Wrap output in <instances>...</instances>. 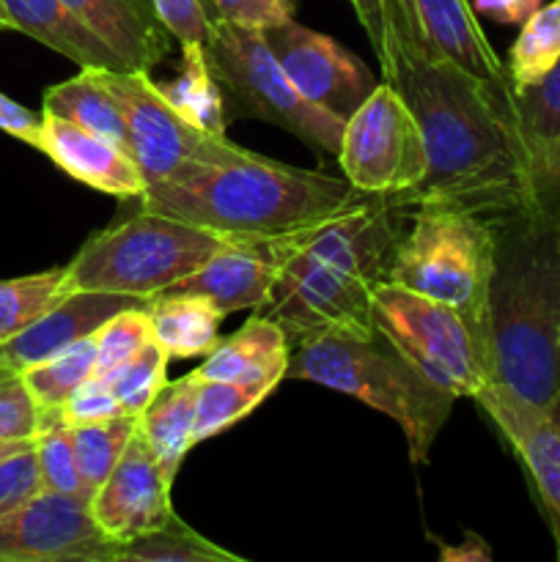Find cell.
Returning a JSON list of instances; mask_svg holds the SVG:
<instances>
[{
  "label": "cell",
  "mask_w": 560,
  "mask_h": 562,
  "mask_svg": "<svg viewBox=\"0 0 560 562\" xmlns=\"http://www.w3.org/2000/svg\"><path fill=\"white\" fill-rule=\"evenodd\" d=\"M157 88L198 130L225 135V97L209 69L203 44H181L179 75L168 82H157Z\"/></svg>",
  "instance_id": "cell-26"
},
{
  "label": "cell",
  "mask_w": 560,
  "mask_h": 562,
  "mask_svg": "<svg viewBox=\"0 0 560 562\" xmlns=\"http://www.w3.org/2000/svg\"><path fill=\"white\" fill-rule=\"evenodd\" d=\"M261 33L296 91L335 119H349L379 86L371 69L333 36L311 31L294 20Z\"/></svg>",
  "instance_id": "cell-13"
},
{
  "label": "cell",
  "mask_w": 560,
  "mask_h": 562,
  "mask_svg": "<svg viewBox=\"0 0 560 562\" xmlns=\"http://www.w3.org/2000/svg\"><path fill=\"white\" fill-rule=\"evenodd\" d=\"M475 401L525 467L560 558V423L500 382L486 384Z\"/></svg>",
  "instance_id": "cell-16"
},
{
  "label": "cell",
  "mask_w": 560,
  "mask_h": 562,
  "mask_svg": "<svg viewBox=\"0 0 560 562\" xmlns=\"http://www.w3.org/2000/svg\"><path fill=\"white\" fill-rule=\"evenodd\" d=\"M275 387L278 384L272 382H203L198 390L192 442L198 445L228 431L234 423L245 420L253 409H258Z\"/></svg>",
  "instance_id": "cell-32"
},
{
  "label": "cell",
  "mask_w": 560,
  "mask_h": 562,
  "mask_svg": "<svg viewBox=\"0 0 560 562\" xmlns=\"http://www.w3.org/2000/svg\"><path fill=\"white\" fill-rule=\"evenodd\" d=\"M64 267L27 278L0 280V346L31 327L44 311L64 300Z\"/></svg>",
  "instance_id": "cell-33"
},
{
  "label": "cell",
  "mask_w": 560,
  "mask_h": 562,
  "mask_svg": "<svg viewBox=\"0 0 560 562\" xmlns=\"http://www.w3.org/2000/svg\"><path fill=\"white\" fill-rule=\"evenodd\" d=\"M511 44L508 77L514 88L530 86L560 60V0L538 5Z\"/></svg>",
  "instance_id": "cell-31"
},
{
  "label": "cell",
  "mask_w": 560,
  "mask_h": 562,
  "mask_svg": "<svg viewBox=\"0 0 560 562\" xmlns=\"http://www.w3.org/2000/svg\"><path fill=\"white\" fill-rule=\"evenodd\" d=\"M203 5H206V11H209V16H212V20H217V9H214V0H201Z\"/></svg>",
  "instance_id": "cell-48"
},
{
  "label": "cell",
  "mask_w": 560,
  "mask_h": 562,
  "mask_svg": "<svg viewBox=\"0 0 560 562\" xmlns=\"http://www.w3.org/2000/svg\"><path fill=\"white\" fill-rule=\"evenodd\" d=\"M514 115L530 173L533 165L560 151V60L530 86L514 88Z\"/></svg>",
  "instance_id": "cell-27"
},
{
  "label": "cell",
  "mask_w": 560,
  "mask_h": 562,
  "mask_svg": "<svg viewBox=\"0 0 560 562\" xmlns=\"http://www.w3.org/2000/svg\"><path fill=\"white\" fill-rule=\"evenodd\" d=\"M0 130L33 148H42V115L31 113L5 93H0Z\"/></svg>",
  "instance_id": "cell-44"
},
{
  "label": "cell",
  "mask_w": 560,
  "mask_h": 562,
  "mask_svg": "<svg viewBox=\"0 0 560 562\" xmlns=\"http://www.w3.org/2000/svg\"><path fill=\"white\" fill-rule=\"evenodd\" d=\"M360 20L362 31L368 33L379 66H388L390 47H393V0H349Z\"/></svg>",
  "instance_id": "cell-42"
},
{
  "label": "cell",
  "mask_w": 560,
  "mask_h": 562,
  "mask_svg": "<svg viewBox=\"0 0 560 562\" xmlns=\"http://www.w3.org/2000/svg\"><path fill=\"white\" fill-rule=\"evenodd\" d=\"M9 27L27 33L80 69L126 71L119 55L93 36L64 0H0Z\"/></svg>",
  "instance_id": "cell-22"
},
{
  "label": "cell",
  "mask_w": 560,
  "mask_h": 562,
  "mask_svg": "<svg viewBox=\"0 0 560 562\" xmlns=\"http://www.w3.org/2000/svg\"><path fill=\"white\" fill-rule=\"evenodd\" d=\"M291 340L280 324L253 313L231 338L209 351L206 362L195 368L201 382H272L280 384L289 368Z\"/></svg>",
  "instance_id": "cell-21"
},
{
  "label": "cell",
  "mask_w": 560,
  "mask_h": 562,
  "mask_svg": "<svg viewBox=\"0 0 560 562\" xmlns=\"http://www.w3.org/2000/svg\"><path fill=\"white\" fill-rule=\"evenodd\" d=\"M382 77L415 113L428 159L421 184L390 198L395 206H456L486 217L530 209L514 86H489L448 60L432 58L401 31L393 33Z\"/></svg>",
  "instance_id": "cell-1"
},
{
  "label": "cell",
  "mask_w": 560,
  "mask_h": 562,
  "mask_svg": "<svg viewBox=\"0 0 560 562\" xmlns=\"http://www.w3.org/2000/svg\"><path fill=\"white\" fill-rule=\"evenodd\" d=\"M135 431V415H119L110 417V420L71 426V445H75L77 470H80V477L91 497L93 492L108 481L110 472L115 470V464H119V459L124 456L126 445H130Z\"/></svg>",
  "instance_id": "cell-30"
},
{
  "label": "cell",
  "mask_w": 560,
  "mask_h": 562,
  "mask_svg": "<svg viewBox=\"0 0 560 562\" xmlns=\"http://www.w3.org/2000/svg\"><path fill=\"white\" fill-rule=\"evenodd\" d=\"M42 154H47L64 173L91 190L115 198H141L146 179L130 151L113 140L58 115L42 113Z\"/></svg>",
  "instance_id": "cell-19"
},
{
  "label": "cell",
  "mask_w": 560,
  "mask_h": 562,
  "mask_svg": "<svg viewBox=\"0 0 560 562\" xmlns=\"http://www.w3.org/2000/svg\"><path fill=\"white\" fill-rule=\"evenodd\" d=\"M126 415L121 409L119 398H115L113 387L102 379L91 376L69 395V401L60 409V417H64L69 426H82V423H99L110 420V417Z\"/></svg>",
  "instance_id": "cell-40"
},
{
  "label": "cell",
  "mask_w": 560,
  "mask_h": 562,
  "mask_svg": "<svg viewBox=\"0 0 560 562\" xmlns=\"http://www.w3.org/2000/svg\"><path fill=\"white\" fill-rule=\"evenodd\" d=\"M152 5L176 42L206 47L214 20L201 0H152Z\"/></svg>",
  "instance_id": "cell-39"
},
{
  "label": "cell",
  "mask_w": 560,
  "mask_h": 562,
  "mask_svg": "<svg viewBox=\"0 0 560 562\" xmlns=\"http://www.w3.org/2000/svg\"><path fill=\"white\" fill-rule=\"evenodd\" d=\"M44 428V409L27 390L22 373L0 371V439L36 442Z\"/></svg>",
  "instance_id": "cell-37"
},
{
  "label": "cell",
  "mask_w": 560,
  "mask_h": 562,
  "mask_svg": "<svg viewBox=\"0 0 560 562\" xmlns=\"http://www.w3.org/2000/svg\"><path fill=\"white\" fill-rule=\"evenodd\" d=\"M31 445L33 442H3V439H0V461L9 459V456H14V453H20V450L31 448Z\"/></svg>",
  "instance_id": "cell-47"
},
{
  "label": "cell",
  "mask_w": 560,
  "mask_h": 562,
  "mask_svg": "<svg viewBox=\"0 0 560 562\" xmlns=\"http://www.w3.org/2000/svg\"><path fill=\"white\" fill-rule=\"evenodd\" d=\"M285 379L346 393L399 423L412 464L428 459L456 395L434 384L377 324L329 327L291 346Z\"/></svg>",
  "instance_id": "cell-5"
},
{
  "label": "cell",
  "mask_w": 560,
  "mask_h": 562,
  "mask_svg": "<svg viewBox=\"0 0 560 562\" xmlns=\"http://www.w3.org/2000/svg\"><path fill=\"white\" fill-rule=\"evenodd\" d=\"M36 450L38 477L44 492L69 494V497L91 503L80 470H77L75 445H71V426L60 417V412H44V428L33 442Z\"/></svg>",
  "instance_id": "cell-34"
},
{
  "label": "cell",
  "mask_w": 560,
  "mask_h": 562,
  "mask_svg": "<svg viewBox=\"0 0 560 562\" xmlns=\"http://www.w3.org/2000/svg\"><path fill=\"white\" fill-rule=\"evenodd\" d=\"M93 366H97V335H88L60 355L25 368L22 379L44 412H60L69 395L93 376Z\"/></svg>",
  "instance_id": "cell-29"
},
{
  "label": "cell",
  "mask_w": 560,
  "mask_h": 562,
  "mask_svg": "<svg viewBox=\"0 0 560 562\" xmlns=\"http://www.w3.org/2000/svg\"><path fill=\"white\" fill-rule=\"evenodd\" d=\"M168 360L163 346L157 340H152L148 346H143L141 355L119 373V376L110 382L115 398H119L121 409L126 415H143L148 406L154 404L159 393L168 387Z\"/></svg>",
  "instance_id": "cell-36"
},
{
  "label": "cell",
  "mask_w": 560,
  "mask_h": 562,
  "mask_svg": "<svg viewBox=\"0 0 560 562\" xmlns=\"http://www.w3.org/2000/svg\"><path fill=\"white\" fill-rule=\"evenodd\" d=\"M119 562H247L239 554L217 547L176 516L165 527L119 547Z\"/></svg>",
  "instance_id": "cell-28"
},
{
  "label": "cell",
  "mask_w": 560,
  "mask_h": 562,
  "mask_svg": "<svg viewBox=\"0 0 560 562\" xmlns=\"http://www.w3.org/2000/svg\"><path fill=\"white\" fill-rule=\"evenodd\" d=\"M390 261V283L456 307L489 340V285L497 223L456 206H412Z\"/></svg>",
  "instance_id": "cell-7"
},
{
  "label": "cell",
  "mask_w": 560,
  "mask_h": 562,
  "mask_svg": "<svg viewBox=\"0 0 560 562\" xmlns=\"http://www.w3.org/2000/svg\"><path fill=\"white\" fill-rule=\"evenodd\" d=\"M371 313L373 324L456 398H475L494 382L486 335L456 307L384 280L373 289Z\"/></svg>",
  "instance_id": "cell-9"
},
{
  "label": "cell",
  "mask_w": 560,
  "mask_h": 562,
  "mask_svg": "<svg viewBox=\"0 0 560 562\" xmlns=\"http://www.w3.org/2000/svg\"><path fill=\"white\" fill-rule=\"evenodd\" d=\"M346 176L291 168L261 154L198 165L148 184L141 206L184 220L228 241H269L305 234L366 201Z\"/></svg>",
  "instance_id": "cell-3"
},
{
  "label": "cell",
  "mask_w": 560,
  "mask_h": 562,
  "mask_svg": "<svg viewBox=\"0 0 560 562\" xmlns=\"http://www.w3.org/2000/svg\"><path fill=\"white\" fill-rule=\"evenodd\" d=\"M82 25L102 38L126 71H152L170 53L173 36L152 0H64Z\"/></svg>",
  "instance_id": "cell-20"
},
{
  "label": "cell",
  "mask_w": 560,
  "mask_h": 562,
  "mask_svg": "<svg viewBox=\"0 0 560 562\" xmlns=\"http://www.w3.org/2000/svg\"><path fill=\"white\" fill-rule=\"evenodd\" d=\"M135 305H146V302L126 294H104V291L66 294L49 311H44L31 327H25L16 338L3 344L0 371L22 373L36 362L49 360V357L75 346L77 340L97 335V329L104 327L110 318Z\"/></svg>",
  "instance_id": "cell-18"
},
{
  "label": "cell",
  "mask_w": 560,
  "mask_h": 562,
  "mask_svg": "<svg viewBox=\"0 0 560 562\" xmlns=\"http://www.w3.org/2000/svg\"><path fill=\"white\" fill-rule=\"evenodd\" d=\"M152 340L154 327L146 305L121 311L119 316H113L104 327L97 329V366H93V376L110 384L141 355L143 346H148Z\"/></svg>",
  "instance_id": "cell-35"
},
{
  "label": "cell",
  "mask_w": 560,
  "mask_h": 562,
  "mask_svg": "<svg viewBox=\"0 0 560 562\" xmlns=\"http://www.w3.org/2000/svg\"><path fill=\"white\" fill-rule=\"evenodd\" d=\"M390 195H368L349 212L291 236L278 280L256 316L280 324L291 346L329 327H371V296L390 274L401 236Z\"/></svg>",
  "instance_id": "cell-2"
},
{
  "label": "cell",
  "mask_w": 560,
  "mask_h": 562,
  "mask_svg": "<svg viewBox=\"0 0 560 562\" xmlns=\"http://www.w3.org/2000/svg\"><path fill=\"white\" fill-rule=\"evenodd\" d=\"M0 27H9V20H5V11H3V5H0Z\"/></svg>",
  "instance_id": "cell-49"
},
{
  "label": "cell",
  "mask_w": 560,
  "mask_h": 562,
  "mask_svg": "<svg viewBox=\"0 0 560 562\" xmlns=\"http://www.w3.org/2000/svg\"><path fill=\"white\" fill-rule=\"evenodd\" d=\"M214 9H217V20L267 31L280 22L294 20L296 0H214Z\"/></svg>",
  "instance_id": "cell-41"
},
{
  "label": "cell",
  "mask_w": 560,
  "mask_h": 562,
  "mask_svg": "<svg viewBox=\"0 0 560 562\" xmlns=\"http://www.w3.org/2000/svg\"><path fill=\"white\" fill-rule=\"evenodd\" d=\"M38 492H44V488L33 445L0 461V519L22 508Z\"/></svg>",
  "instance_id": "cell-38"
},
{
  "label": "cell",
  "mask_w": 560,
  "mask_h": 562,
  "mask_svg": "<svg viewBox=\"0 0 560 562\" xmlns=\"http://www.w3.org/2000/svg\"><path fill=\"white\" fill-rule=\"evenodd\" d=\"M170 492H173V483L168 481L157 453L137 428L115 470L93 492L88 505H91L93 521L113 541L126 543L176 519Z\"/></svg>",
  "instance_id": "cell-14"
},
{
  "label": "cell",
  "mask_w": 560,
  "mask_h": 562,
  "mask_svg": "<svg viewBox=\"0 0 560 562\" xmlns=\"http://www.w3.org/2000/svg\"><path fill=\"white\" fill-rule=\"evenodd\" d=\"M119 547L69 494L38 492L0 519V562H119Z\"/></svg>",
  "instance_id": "cell-12"
},
{
  "label": "cell",
  "mask_w": 560,
  "mask_h": 562,
  "mask_svg": "<svg viewBox=\"0 0 560 562\" xmlns=\"http://www.w3.org/2000/svg\"><path fill=\"white\" fill-rule=\"evenodd\" d=\"M538 5L541 0H472L475 14L500 22V25H522Z\"/></svg>",
  "instance_id": "cell-45"
},
{
  "label": "cell",
  "mask_w": 560,
  "mask_h": 562,
  "mask_svg": "<svg viewBox=\"0 0 560 562\" xmlns=\"http://www.w3.org/2000/svg\"><path fill=\"white\" fill-rule=\"evenodd\" d=\"M346 179L366 195H404L428 168L421 124L390 82H379L346 119L338 151Z\"/></svg>",
  "instance_id": "cell-11"
},
{
  "label": "cell",
  "mask_w": 560,
  "mask_h": 562,
  "mask_svg": "<svg viewBox=\"0 0 560 562\" xmlns=\"http://www.w3.org/2000/svg\"><path fill=\"white\" fill-rule=\"evenodd\" d=\"M439 558H443L445 562H464V560H470V562H478V560L489 562V560H492V549H489L486 543L481 541V538L467 536L464 547L443 549V554H439Z\"/></svg>",
  "instance_id": "cell-46"
},
{
  "label": "cell",
  "mask_w": 560,
  "mask_h": 562,
  "mask_svg": "<svg viewBox=\"0 0 560 562\" xmlns=\"http://www.w3.org/2000/svg\"><path fill=\"white\" fill-rule=\"evenodd\" d=\"M489 285L494 382L560 423V225L533 209L494 217Z\"/></svg>",
  "instance_id": "cell-4"
},
{
  "label": "cell",
  "mask_w": 560,
  "mask_h": 562,
  "mask_svg": "<svg viewBox=\"0 0 560 562\" xmlns=\"http://www.w3.org/2000/svg\"><path fill=\"white\" fill-rule=\"evenodd\" d=\"M146 311L152 318L154 340L170 360L209 355L220 344V324L225 313L203 296L165 291L146 302Z\"/></svg>",
  "instance_id": "cell-24"
},
{
  "label": "cell",
  "mask_w": 560,
  "mask_h": 562,
  "mask_svg": "<svg viewBox=\"0 0 560 562\" xmlns=\"http://www.w3.org/2000/svg\"><path fill=\"white\" fill-rule=\"evenodd\" d=\"M289 241L291 236L269 241H231L170 291L203 296L225 316L236 311H256L267 302L278 280Z\"/></svg>",
  "instance_id": "cell-17"
},
{
  "label": "cell",
  "mask_w": 560,
  "mask_h": 562,
  "mask_svg": "<svg viewBox=\"0 0 560 562\" xmlns=\"http://www.w3.org/2000/svg\"><path fill=\"white\" fill-rule=\"evenodd\" d=\"M0 357H3V346H0Z\"/></svg>",
  "instance_id": "cell-50"
},
{
  "label": "cell",
  "mask_w": 560,
  "mask_h": 562,
  "mask_svg": "<svg viewBox=\"0 0 560 562\" xmlns=\"http://www.w3.org/2000/svg\"><path fill=\"white\" fill-rule=\"evenodd\" d=\"M42 113L58 115V119L71 121L82 130L102 135L130 151V137H126L124 115H121L119 102L104 86L97 69H80V75L71 80L58 82V86L44 91Z\"/></svg>",
  "instance_id": "cell-25"
},
{
  "label": "cell",
  "mask_w": 560,
  "mask_h": 562,
  "mask_svg": "<svg viewBox=\"0 0 560 562\" xmlns=\"http://www.w3.org/2000/svg\"><path fill=\"white\" fill-rule=\"evenodd\" d=\"M119 102L130 137V154L148 184L170 181L198 165H225L245 157L247 148L225 135L198 130L159 93L148 71L97 69Z\"/></svg>",
  "instance_id": "cell-10"
},
{
  "label": "cell",
  "mask_w": 560,
  "mask_h": 562,
  "mask_svg": "<svg viewBox=\"0 0 560 562\" xmlns=\"http://www.w3.org/2000/svg\"><path fill=\"white\" fill-rule=\"evenodd\" d=\"M206 60L223 88L225 104L236 115L261 119L300 137L322 157H338L346 121L307 102L256 27L214 20L206 42Z\"/></svg>",
  "instance_id": "cell-8"
},
{
  "label": "cell",
  "mask_w": 560,
  "mask_h": 562,
  "mask_svg": "<svg viewBox=\"0 0 560 562\" xmlns=\"http://www.w3.org/2000/svg\"><path fill=\"white\" fill-rule=\"evenodd\" d=\"M201 379L195 371L187 376L168 382V387L154 398L143 415H137V428L143 437L148 439L152 450L157 453L163 472L168 481L173 483L179 475V467L192 442V426H195V406H198V390H201Z\"/></svg>",
  "instance_id": "cell-23"
},
{
  "label": "cell",
  "mask_w": 560,
  "mask_h": 562,
  "mask_svg": "<svg viewBox=\"0 0 560 562\" xmlns=\"http://www.w3.org/2000/svg\"><path fill=\"white\" fill-rule=\"evenodd\" d=\"M231 245L184 220L148 212L93 234L64 267V294L104 291L148 302L165 294Z\"/></svg>",
  "instance_id": "cell-6"
},
{
  "label": "cell",
  "mask_w": 560,
  "mask_h": 562,
  "mask_svg": "<svg viewBox=\"0 0 560 562\" xmlns=\"http://www.w3.org/2000/svg\"><path fill=\"white\" fill-rule=\"evenodd\" d=\"M530 209L560 225V151L530 168Z\"/></svg>",
  "instance_id": "cell-43"
},
{
  "label": "cell",
  "mask_w": 560,
  "mask_h": 562,
  "mask_svg": "<svg viewBox=\"0 0 560 562\" xmlns=\"http://www.w3.org/2000/svg\"><path fill=\"white\" fill-rule=\"evenodd\" d=\"M401 31L426 55L459 66L489 86H514L467 0H393V33Z\"/></svg>",
  "instance_id": "cell-15"
}]
</instances>
